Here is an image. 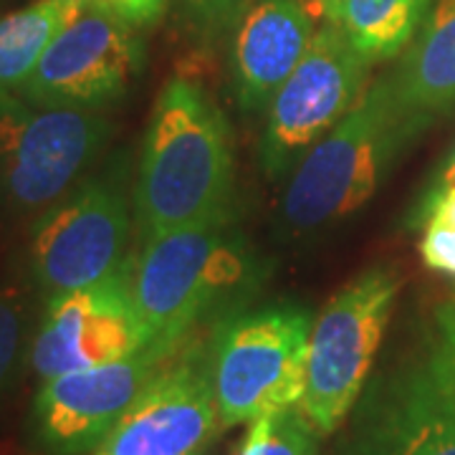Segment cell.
I'll return each instance as SVG.
<instances>
[{
	"instance_id": "16",
	"label": "cell",
	"mask_w": 455,
	"mask_h": 455,
	"mask_svg": "<svg viewBox=\"0 0 455 455\" xmlns=\"http://www.w3.org/2000/svg\"><path fill=\"white\" fill-rule=\"evenodd\" d=\"M82 11V0H36L0 18V99L23 92L53 38Z\"/></svg>"
},
{
	"instance_id": "12",
	"label": "cell",
	"mask_w": 455,
	"mask_h": 455,
	"mask_svg": "<svg viewBox=\"0 0 455 455\" xmlns=\"http://www.w3.org/2000/svg\"><path fill=\"white\" fill-rule=\"evenodd\" d=\"M220 427L211 349L182 347L124 412L97 455H190Z\"/></svg>"
},
{
	"instance_id": "26",
	"label": "cell",
	"mask_w": 455,
	"mask_h": 455,
	"mask_svg": "<svg viewBox=\"0 0 455 455\" xmlns=\"http://www.w3.org/2000/svg\"><path fill=\"white\" fill-rule=\"evenodd\" d=\"M190 455H205L203 451H196V453H190Z\"/></svg>"
},
{
	"instance_id": "14",
	"label": "cell",
	"mask_w": 455,
	"mask_h": 455,
	"mask_svg": "<svg viewBox=\"0 0 455 455\" xmlns=\"http://www.w3.org/2000/svg\"><path fill=\"white\" fill-rule=\"evenodd\" d=\"M304 0H259L235 33V94L245 112L271 104L314 41Z\"/></svg>"
},
{
	"instance_id": "20",
	"label": "cell",
	"mask_w": 455,
	"mask_h": 455,
	"mask_svg": "<svg viewBox=\"0 0 455 455\" xmlns=\"http://www.w3.org/2000/svg\"><path fill=\"white\" fill-rule=\"evenodd\" d=\"M420 256L427 268L455 276V228L440 220H425Z\"/></svg>"
},
{
	"instance_id": "11",
	"label": "cell",
	"mask_w": 455,
	"mask_h": 455,
	"mask_svg": "<svg viewBox=\"0 0 455 455\" xmlns=\"http://www.w3.org/2000/svg\"><path fill=\"white\" fill-rule=\"evenodd\" d=\"M149 344L152 337L132 299L127 263L116 276L49 301L31 362L41 379H51L130 357Z\"/></svg>"
},
{
	"instance_id": "7",
	"label": "cell",
	"mask_w": 455,
	"mask_h": 455,
	"mask_svg": "<svg viewBox=\"0 0 455 455\" xmlns=\"http://www.w3.org/2000/svg\"><path fill=\"white\" fill-rule=\"evenodd\" d=\"M109 122L94 109H31L0 99V193L36 211L64 196L99 155Z\"/></svg>"
},
{
	"instance_id": "5",
	"label": "cell",
	"mask_w": 455,
	"mask_h": 455,
	"mask_svg": "<svg viewBox=\"0 0 455 455\" xmlns=\"http://www.w3.org/2000/svg\"><path fill=\"white\" fill-rule=\"evenodd\" d=\"M397 291L400 278L392 268H370L349 281L314 319L307 390L299 410L319 438L331 435L362 397Z\"/></svg>"
},
{
	"instance_id": "21",
	"label": "cell",
	"mask_w": 455,
	"mask_h": 455,
	"mask_svg": "<svg viewBox=\"0 0 455 455\" xmlns=\"http://www.w3.org/2000/svg\"><path fill=\"white\" fill-rule=\"evenodd\" d=\"M248 0H188L193 16L205 31H223L243 18Z\"/></svg>"
},
{
	"instance_id": "27",
	"label": "cell",
	"mask_w": 455,
	"mask_h": 455,
	"mask_svg": "<svg viewBox=\"0 0 455 455\" xmlns=\"http://www.w3.org/2000/svg\"><path fill=\"white\" fill-rule=\"evenodd\" d=\"M82 3H84V5H89V0H82Z\"/></svg>"
},
{
	"instance_id": "6",
	"label": "cell",
	"mask_w": 455,
	"mask_h": 455,
	"mask_svg": "<svg viewBox=\"0 0 455 455\" xmlns=\"http://www.w3.org/2000/svg\"><path fill=\"white\" fill-rule=\"evenodd\" d=\"M370 61L337 23L316 28L304 59L281 84L260 140V167L268 178L293 172L311 147L355 107Z\"/></svg>"
},
{
	"instance_id": "4",
	"label": "cell",
	"mask_w": 455,
	"mask_h": 455,
	"mask_svg": "<svg viewBox=\"0 0 455 455\" xmlns=\"http://www.w3.org/2000/svg\"><path fill=\"white\" fill-rule=\"evenodd\" d=\"M311 324L307 309L276 304L218 326L211 370L220 427L251 425L301 405Z\"/></svg>"
},
{
	"instance_id": "19",
	"label": "cell",
	"mask_w": 455,
	"mask_h": 455,
	"mask_svg": "<svg viewBox=\"0 0 455 455\" xmlns=\"http://www.w3.org/2000/svg\"><path fill=\"white\" fill-rule=\"evenodd\" d=\"M23 299L16 289H0V390L13 372L23 339Z\"/></svg>"
},
{
	"instance_id": "1",
	"label": "cell",
	"mask_w": 455,
	"mask_h": 455,
	"mask_svg": "<svg viewBox=\"0 0 455 455\" xmlns=\"http://www.w3.org/2000/svg\"><path fill=\"white\" fill-rule=\"evenodd\" d=\"M233 180L226 116L197 84H164L147 130L134 190L142 235L226 226Z\"/></svg>"
},
{
	"instance_id": "23",
	"label": "cell",
	"mask_w": 455,
	"mask_h": 455,
	"mask_svg": "<svg viewBox=\"0 0 455 455\" xmlns=\"http://www.w3.org/2000/svg\"><path fill=\"white\" fill-rule=\"evenodd\" d=\"M440 326V347L445 349V355L451 359V367L455 374V304H448L438 311Z\"/></svg>"
},
{
	"instance_id": "25",
	"label": "cell",
	"mask_w": 455,
	"mask_h": 455,
	"mask_svg": "<svg viewBox=\"0 0 455 455\" xmlns=\"http://www.w3.org/2000/svg\"><path fill=\"white\" fill-rule=\"evenodd\" d=\"M453 182H455V149H453V152H451L448 163L443 164V170H440L438 188H445V185H453Z\"/></svg>"
},
{
	"instance_id": "24",
	"label": "cell",
	"mask_w": 455,
	"mask_h": 455,
	"mask_svg": "<svg viewBox=\"0 0 455 455\" xmlns=\"http://www.w3.org/2000/svg\"><path fill=\"white\" fill-rule=\"evenodd\" d=\"M316 5V11L326 18V23H339L341 3L344 0H311Z\"/></svg>"
},
{
	"instance_id": "13",
	"label": "cell",
	"mask_w": 455,
	"mask_h": 455,
	"mask_svg": "<svg viewBox=\"0 0 455 455\" xmlns=\"http://www.w3.org/2000/svg\"><path fill=\"white\" fill-rule=\"evenodd\" d=\"M347 453L455 455V374L443 347L370 395Z\"/></svg>"
},
{
	"instance_id": "2",
	"label": "cell",
	"mask_w": 455,
	"mask_h": 455,
	"mask_svg": "<svg viewBox=\"0 0 455 455\" xmlns=\"http://www.w3.org/2000/svg\"><path fill=\"white\" fill-rule=\"evenodd\" d=\"M418 127L400 109L390 76L364 89L341 122L293 167L281 218L296 233L334 226L367 205L392 157Z\"/></svg>"
},
{
	"instance_id": "3",
	"label": "cell",
	"mask_w": 455,
	"mask_h": 455,
	"mask_svg": "<svg viewBox=\"0 0 455 455\" xmlns=\"http://www.w3.org/2000/svg\"><path fill=\"white\" fill-rule=\"evenodd\" d=\"M223 228H182L145 238L137 263H130V283L152 344L178 352L205 314L256 276L245 245Z\"/></svg>"
},
{
	"instance_id": "9",
	"label": "cell",
	"mask_w": 455,
	"mask_h": 455,
	"mask_svg": "<svg viewBox=\"0 0 455 455\" xmlns=\"http://www.w3.org/2000/svg\"><path fill=\"white\" fill-rule=\"evenodd\" d=\"M130 208L119 188L86 182L41 218L33 235V274L49 301L89 289L127 268Z\"/></svg>"
},
{
	"instance_id": "17",
	"label": "cell",
	"mask_w": 455,
	"mask_h": 455,
	"mask_svg": "<svg viewBox=\"0 0 455 455\" xmlns=\"http://www.w3.org/2000/svg\"><path fill=\"white\" fill-rule=\"evenodd\" d=\"M427 5L430 0H344L337 26L370 64L385 61L415 38Z\"/></svg>"
},
{
	"instance_id": "28",
	"label": "cell",
	"mask_w": 455,
	"mask_h": 455,
	"mask_svg": "<svg viewBox=\"0 0 455 455\" xmlns=\"http://www.w3.org/2000/svg\"><path fill=\"white\" fill-rule=\"evenodd\" d=\"M347 455H349V453H347Z\"/></svg>"
},
{
	"instance_id": "15",
	"label": "cell",
	"mask_w": 455,
	"mask_h": 455,
	"mask_svg": "<svg viewBox=\"0 0 455 455\" xmlns=\"http://www.w3.org/2000/svg\"><path fill=\"white\" fill-rule=\"evenodd\" d=\"M405 116L420 130L455 104V0H435L400 68L390 76Z\"/></svg>"
},
{
	"instance_id": "8",
	"label": "cell",
	"mask_w": 455,
	"mask_h": 455,
	"mask_svg": "<svg viewBox=\"0 0 455 455\" xmlns=\"http://www.w3.org/2000/svg\"><path fill=\"white\" fill-rule=\"evenodd\" d=\"M142 64L145 46L137 26L84 5L46 49L23 97L36 107L97 109L122 97Z\"/></svg>"
},
{
	"instance_id": "10",
	"label": "cell",
	"mask_w": 455,
	"mask_h": 455,
	"mask_svg": "<svg viewBox=\"0 0 455 455\" xmlns=\"http://www.w3.org/2000/svg\"><path fill=\"white\" fill-rule=\"evenodd\" d=\"M178 352L149 344L130 357L44 379L33 405L41 445L56 455L99 448Z\"/></svg>"
},
{
	"instance_id": "18",
	"label": "cell",
	"mask_w": 455,
	"mask_h": 455,
	"mask_svg": "<svg viewBox=\"0 0 455 455\" xmlns=\"http://www.w3.org/2000/svg\"><path fill=\"white\" fill-rule=\"evenodd\" d=\"M316 438V430L296 407L253 420L233 455H319Z\"/></svg>"
},
{
	"instance_id": "22",
	"label": "cell",
	"mask_w": 455,
	"mask_h": 455,
	"mask_svg": "<svg viewBox=\"0 0 455 455\" xmlns=\"http://www.w3.org/2000/svg\"><path fill=\"white\" fill-rule=\"evenodd\" d=\"M423 220H440L455 228V182L445 188H435L425 200Z\"/></svg>"
}]
</instances>
